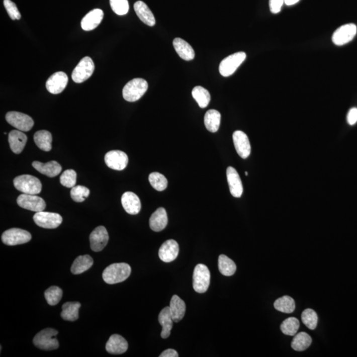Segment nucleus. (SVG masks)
<instances>
[{"label": "nucleus", "mask_w": 357, "mask_h": 357, "mask_svg": "<svg viewBox=\"0 0 357 357\" xmlns=\"http://www.w3.org/2000/svg\"><path fill=\"white\" fill-rule=\"evenodd\" d=\"M131 274V267L125 262L110 264L103 273V279L109 285L122 283L129 278Z\"/></svg>", "instance_id": "1"}, {"label": "nucleus", "mask_w": 357, "mask_h": 357, "mask_svg": "<svg viewBox=\"0 0 357 357\" xmlns=\"http://www.w3.org/2000/svg\"><path fill=\"white\" fill-rule=\"evenodd\" d=\"M148 84L145 79L135 78L126 84L123 90V98L129 102L139 100L148 90Z\"/></svg>", "instance_id": "2"}, {"label": "nucleus", "mask_w": 357, "mask_h": 357, "mask_svg": "<svg viewBox=\"0 0 357 357\" xmlns=\"http://www.w3.org/2000/svg\"><path fill=\"white\" fill-rule=\"evenodd\" d=\"M17 190L24 194L37 195L41 192L42 184L39 178L31 175H22L14 178Z\"/></svg>", "instance_id": "3"}, {"label": "nucleus", "mask_w": 357, "mask_h": 357, "mask_svg": "<svg viewBox=\"0 0 357 357\" xmlns=\"http://www.w3.org/2000/svg\"><path fill=\"white\" fill-rule=\"evenodd\" d=\"M58 331L52 328L43 329L38 333L33 339V343L40 349L52 350L57 349L59 343L56 336Z\"/></svg>", "instance_id": "4"}, {"label": "nucleus", "mask_w": 357, "mask_h": 357, "mask_svg": "<svg viewBox=\"0 0 357 357\" xmlns=\"http://www.w3.org/2000/svg\"><path fill=\"white\" fill-rule=\"evenodd\" d=\"M211 274L205 264H198L193 272V289L197 293H204L209 289Z\"/></svg>", "instance_id": "5"}, {"label": "nucleus", "mask_w": 357, "mask_h": 357, "mask_svg": "<svg viewBox=\"0 0 357 357\" xmlns=\"http://www.w3.org/2000/svg\"><path fill=\"white\" fill-rule=\"evenodd\" d=\"M95 70V64L93 60L89 56H85L79 61L78 64L73 70L71 78L75 83H82L89 79Z\"/></svg>", "instance_id": "6"}, {"label": "nucleus", "mask_w": 357, "mask_h": 357, "mask_svg": "<svg viewBox=\"0 0 357 357\" xmlns=\"http://www.w3.org/2000/svg\"><path fill=\"white\" fill-rule=\"evenodd\" d=\"M245 58H246V54L243 52H236L224 58L220 64V74L224 77H228L232 75L239 66L244 62Z\"/></svg>", "instance_id": "7"}, {"label": "nucleus", "mask_w": 357, "mask_h": 357, "mask_svg": "<svg viewBox=\"0 0 357 357\" xmlns=\"http://www.w3.org/2000/svg\"><path fill=\"white\" fill-rule=\"evenodd\" d=\"M32 236L29 232L20 228H11L5 231L2 236L4 244L13 245L24 244L31 241Z\"/></svg>", "instance_id": "8"}, {"label": "nucleus", "mask_w": 357, "mask_h": 357, "mask_svg": "<svg viewBox=\"0 0 357 357\" xmlns=\"http://www.w3.org/2000/svg\"><path fill=\"white\" fill-rule=\"evenodd\" d=\"M6 119L12 127L21 131L28 132L34 125V121L30 116L17 111L8 112Z\"/></svg>", "instance_id": "9"}, {"label": "nucleus", "mask_w": 357, "mask_h": 357, "mask_svg": "<svg viewBox=\"0 0 357 357\" xmlns=\"http://www.w3.org/2000/svg\"><path fill=\"white\" fill-rule=\"evenodd\" d=\"M33 220L37 226L46 229L58 228L62 222V217L59 214L44 211L36 213Z\"/></svg>", "instance_id": "10"}, {"label": "nucleus", "mask_w": 357, "mask_h": 357, "mask_svg": "<svg viewBox=\"0 0 357 357\" xmlns=\"http://www.w3.org/2000/svg\"><path fill=\"white\" fill-rule=\"evenodd\" d=\"M17 203L23 209L36 212L44 211L46 209L45 201L35 195L22 194L18 197Z\"/></svg>", "instance_id": "11"}, {"label": "nucleus", "mask_w": 357, "mask_h": 357, "mask_svg": "<svg viewBox=\"0 0 357 357\" xmlns=\"http://www.w3.org/2000/svg\"><path fill=\"white\" fill-rule=\"evenodd\" d=\"M356 31V26L353 24L342 25L334 32L332 41L337 46L345 45L354 39Z\"/></svg>", "instance_id": "12"}, {"label": "nucleus", "mask_w": 357, "mask_h": 357, "mask_svg": "<svg viewBox=\"0 0 357 357\" xmlns=\"http://www.w3.org/2000/svg\"><path fill=\"white\" fill-rule=\"evenodd\" d=\"M105 162L111 169L122 171L127 167L129 157L125 152L120 150H112L105 155Z\"/></svg>", "instance_id": "13"}, {"label": "nucleus", "mask_w": 357, "mask_h": 357, "mask_svg": "<svg viewBox=\"0 0 357 357\" xmlns=\"http://www.w3.org/2000/svg\"><path fill=\"white\" fill-rule=\"evenodd\" d=\"M109 239V234L104 226H98L90 236V246L94 251H102L106 247Z\"/></svg>", "instance_id": "14"}, {"label": "nucleus", "mask_w": 357, "mask_h": 357, "mask_svg": "<svg viewBox=\"0 0 357 357\" xmlns=\"http://www.w3.org/2000/svg\"><path fill=\"white\" fill-rule=\"evenodd\" d=\"M68 82V77L66 73L58 71L48 79L46 87L52 94H59L64 91Z\"/></svg>", "instance_id": "15"}, {"label": "nucleus", "mask_w": 357, "mask_h": 357, "mask_svg": "<svg viewBox=\"0 0 357 357\" xmlns=\"http://www.w3.org/2000/svg\"><path fill=\"white\" fill-rule=\"evenodd\" d=\"M233 141L235 148L239 156L246 159L251 154V145L248 136L243 131H236L233 134Z\"/></svg>", "instance_id": "16"}, {"label": "nucleus", "mask_w": 357, "mask_h": 357, "mask_svg": "<svg viewBox=\"0 0 357 357\" xmlns=\"http://www.w3.org/2000/svg\"><path fill=\"white\" fill-rule=\"evenodd\" d=\"M226 176L231 195L239 198L243 194V190L242 182L238 171L233 167H228L226 170Z\"/></svg>", "instance_id": "17"}, {"label": "nucleus", "mask_w": 357, "mask_h": 357, "mask_svg": "<svg viewBox=\"0 0 357 357\" xmlns=\"http://www.w3.org/2000/svg\"><path fill=\"white\" fill-rule=\"evenodd\" d=\"M178 251L180 247L177 241L169 239L165 241L159 248V257L163 262H171L177 257Z\"/></svg>", "instance_id": "18"}, {"label": "nucleus", "mask_w": 357, "mask_h": 357, "mask_svg": "<svg viewBox=\"0 0 357 357\" xmlns=\"http://www.w3.org/2000/svg\"><path fill=\"white\" fill-rule=\"evenodd\" d=\"M122 205L128 214L136 215L140 213L141 210V202L139 197L135 193L126 192L121 197Z\"/></svg>", "instance_id": "19"}, {"label": "nucleus", "mask_w": 357, "mask_h": 357, "mask_svg": "<svg viewBox=\"0 0 357 357\" xmlns=\"http://www.w3.org/2000/svg\"><path fill=\"white\" fill-rule=\"evenodd\" d=\"M128 343L125 338L121 335L114 334L109 338L107 342L106 348L109 353L112 354H121L125 353L128 349Z\"/></svg>", "instance_id": "20"}, {"label": "nucleus", "mask_w": 357, "mask_h": 357, "mask_svg": "<svg viewBox=\"0 0 357 357\" xmlns=\"http://www.w3.org/2000/svg\"><path fill=\"white\" fill-rule=\"evenodd\" d=\"M104 17V13L102 10H92L88 13L81 20V28L85 31L94 30L102 23Z\"/></svg>", "instance_id": "21"}, {"label": "nucleus", "mask_w": 357, "mask_h": 357, "mask_svg": "<svg viewBox=\"0 0 357 357\" xmlns=\"http://www.w3.org/2000/svg\"><path fill=\"white\" fill-rule=\"evenodd\" d=\"M8 141L12 152L16 154H20L24 150L27 137L26 134L22 131L14 130L10 132Z\"/></svg>", "instance_id": "22"}, {"label": "nucleus", "mask_w": 357, "mask_h": 357, "mask_svg": "<svg viewBox=\"0 0 357 357\" xmlns=\"http://www.w3.org/2000/svg\"><path fill=\"white\" fill-rule=\"evenodd\" d=\"M33 167L40 173L47 177H54L59 175L62 171V167L56 161H48L47 163H42L40 161H33Z\"/></svg>", "instance_id": "23"}, {"label": "nucleus", "mask_w": 357, "mask_h": 357, "mask_svg": "<svg viewBox=\"0 0 357 357\" xmlns=\"http://www.w3.org/2000/svg\"><path fill=\"white\" fill-rule=\"evenodd\" d=\"M167 223V214L164 208L157 209L150 218V227L154 232H158L164 230Z\"/></svg>", "instance_id": "24"}, {"label": "nucleus", "mask_w": 357, "mask_h": 357, "mask_svg": "<svg viewBox=\"0 0 357 357\" xmlns=\"http://www.w3.org/2000/svg\"><path fill=\"white\" fill-rule=\"evenodd\" d=\"M134 9L138 18L144 24L150 27L154 26L155 20L154 14L144 2H136L134 5Z\"/></svg>", "instance_id": "25"}, {"label": "nucleus", "mask_w": 357, "mask_h": 357, "mask_svg": "<svg viewBox=\"0 0 357 357\" xmlns=\"http://www.w3.org/2000/svg\"><path fill=\"white\" fill-rule=\"evenodd\" d=\"M173 45L176 52L182 59L187 61L194 59L195 56L194 49L188 42L181 38H175L173 40Z\"/></svg>", "instance_id": "26"}, {"label": "nucleus", "mask_w": 357, "mask_h": 357, "mask_svg": "<svg viewBox=\"0 0 357 357\" xmlns=\"http://www.w3.org/2000/svg\"><path fill=\"white\" fill-rule=\"evenodd\" d=\"M169 307L173 321L178 322L184 318L186 312V305L182 298L177 295L173 296Z\"/></svg>", "instance_id": "27"}, {"label": "nucleus", "mask_w": 357, "mask_h": 357, "mask_svg": "<svg viewBox=\"0 0 357 357\" xmlns=\"http://www.w3.org/2000/svg\"><path fill=\"white\" fill-rule=\"evenodd\" d=\"M158 321L161 326H162L161 337L163 339H166V338L169 337L170 334H171L173 322L169 306L163 308L159 313Z\"/></svg>", "instance_id": "28"}, {"label": "nucleus", "mask_w": 357, "mask_h": 357, "mask_svg": "<svg viewBox=\"0 0 357 357\" xmlns=\"http://www.w3.org/2000/svg\"><path fill=\"white\" fill-rule=\"evenodd\" d=\"M221 122V114L215 109H211L206 113L204 117V123L208 131L216 132L219 129Z\"/></svg>", "instance_id": "29"}, {"label": "nucleus", "mask_w": 357, "mask_h": 357, "mask_svg": "<svg viewBox=\"0 0 357 357\" xmlns=\"http://www.w3.org/2000/svg\"><path fill=\"white\" fill-rule=\"evenodd\" d=\"M94 264V260L91 256L88 255H80L73 261L71 267V272L73 275L83 274L91 268Z\"/></svg>", "instance_id": "30"}, {"label": "nucleus", "mask_w": 357, "mask_h": 357, "mask_svg": "<svg viewBox=\"0 0 357 357\" xmlns=\"http://www.w3.org/2000/svg\"><path fill=\"white\" fill-rule=\"evenodd\" d=\"M81 304L78 302H68L63 304L61 317L66 321H74L79 318Z\"/></svg>", "instance_id": "31"}, {"label": "nucleus", "mask_w": 357, "mask_h": 357, "mask_svg": "<svg viewBox=\"0 0 357 357\" xmlns=\"http://www.w3.org/2000/svg\"><path fill=\"white\" fill-rule=\"evenodd\" d=\"M34 140L38 148L45 152L52 150V134L50 132L42 130L37 131L34 135Z\"/></svg>", "instance_id": "32"}, {"label": "nucleus", "mask_w": 357, "mask_h": 357, "mask_svg": "<svg viewBox=\"0 0 357 357\" xmlns=\"http://www.w3.org/2000/svg\"><path fill=\"white\" fill-rule=\"evenodd\" d=\"M312 339L308 333L300 332L295 335L292 341L291 346L296 351H304L312 344Z\"/></svg>", "instance_id": "33"}, {"label": "nucleus", "mask_w": 357, "mask_h": 357, "mask_svg": "<svg viewBox=\"0 0 357 357\" xmlns=\"http://www.w3.org/2000/svg\"><path fill=\"white\" fill-rule=\"evenodd\" d=\"M274 307L279 312L291 314L295 310V302L293 298L289 296H284L275 300Z\"/></svg>", "instance_id": "34"}, {"label": "nucleus", "mask_w": 357, "mask_h": 357, "mask_svg": "<svg viewBox=\"0 0 357 357\" xmlns=\"http://www.w3.org/2000/svg\"><path fill=\"white\" fill-rule=\"evenodd\" d=\"M218 269L224 276L230 277L236 272V264L225 255H220L218 258Z\"/></svg>", "instance_id": "35"}, {"label": "nucleus", "mask_w": 357, "mask_h": 357, "mask_svg": "<svg viewBox=\"0 0 357 357\" xmlns=\"http://www.w3.org/2000/svg\"><path fill=\"white\" fill-rule=\"evenodd\" d=\"M192 96L199 106L202 109L206 108L211 102V95L209 92L201 86H196L193 88Z\"/></svg>", "instance_id": "36"}, {"label": "nucleus", "mask_w": 357, "mask_h": 357, "mask_svg": "<svg viewBox=\"0 0 357 357\" xmlns=\"http://www.w3.org/2000/svg\"><path fill=\"white\" fill-rule=\"evenodd\" d=\"M148 180L152 188L157 191H164L167 188L168 182L166 177L158 172L150 173Z\"/></svg>", "instance_id": "37"}, {"label": "nucleus", "mask_w": 357, "mask_h": 357, "mask_svg": "<svg viewBox=\"0 0 357 357\" xmlns=\"http://www.w3.org/2000/svg\"><path fill=\"white\" fill-rule=\"evenodd\" d=\"M300 327V321L297 318L291 317L286 319L281 325V329L285 335L294 336Z\"/></svg>", "instance_id": "38"}, {"label": "nucleus", "mask_w": 357, "mask_h": 357, "mask_svg": "<svg viewBox=\"0 0 357 357\" xmlns=\"http://www.w3.org/2000/svg\"><path fill=\"white\" fill-rule=\"evenodd\" d=\"M302 321L304 324L311 330H314L318 325V317L314 310L306 309L302 314Z\"/></svg>", "instance_id": "39"}, {"label": "nucleus", "mask_w": 357, "mask_h": 357, "mask_svg": "<svg viewBox=\"0 0 357 357\" xmlns=\"http://www.w3.org/2000/svg\"><path fill=\"white\" fill-rule=\"evenodd\" d=\"M45 297L49 305L55 306L59 303L61 298H62V289L56 286L50 287L45 292Z\"/></svg>", "instance_id": "40"}, {"label": "nucleus", "mask_w": 357, "mask_h": 357, "mask_svg": "<svg viewBox=\"0 0 357 357\" xmlns=\"http://www.w3.org/2000/svg\"><path fill=\"white\" fill-rule=\"evenodd\" d=\"M90 193L89 189L81 186H74L70 191L71 199L77 203L83 202L89 197Z\"/></svg>", "instance_id": "41"}, {"label": "nucleus", "mask_w": 357, "mask_h": 357, "mask_svg": "<svg viewBox=\"0 0 357 357\" xmlns=\"http://www.w3.org/2000/svg\"><path fill=\"white\" fill-rule=\"evenodd\" d=\"M77 181V173L73 169H67L60 176V184L68 188L75 186Z\"/></svg>", "instance_id": "42"}, {"label": "nucleus", "mask_w": 357, "mask_h": 357, "mask_svg": "<svg viewBox=\"0 0 357 357\" xmlns=\"http://www.w3.org/2000/svg\"><path fill=\"white\" fill-rule=\"evenodd\" d=\"M110 5L113 11L119 16H124L129 12L128 0H110Z\"/></svg>", "instance_id": "43"}, {"label": "nucleus", "mask_w": 357, "mask_h": 357, "mask_svg": "<svg viewBox=\"0 0 357 357\" xmlns=\"http://www.w3.org/2000/svg\"><path fill=\"white\" fill-rule=\"evenodd\" d=\"M4 5L6 11H7L8 15H9L10 18L12 20H20L22 16H21L20 12H19L18 7H17L14 2H13L11 0H4Z\"/></svg>", "instance_id": "44"}, {"label": "nucleus", "mask_w": 357, "mask_h": 357, "mask_svg": "<svg viewBox=\"0 0 357 357\" xmlns=\"http://www.w3.org/2000/svg\"><path fill=\"white\" fill-rule=\"evenodd\" d=\"M285 4L284 0H270V7L271 12L273 14H278L281 12V8L283 4Z\"/></svg>", "instance_id": "45"}, {"label": "nucleus", "mask_w": 357, "mask_h": 357, "mask_svg": "<svg viewBox=\"0 0 357 357\" xmlns=\"http://www.w3.org/2000/svg\"><path fill=\"white\" fill-rule=\"evenodd\" d=\"M346 119H347L348 123L350 125H355L357 122V108L350 109L349 111H348L347 117H346Z\"/></svg>", "instance_id": "46"}, {"label": "nucleus", "mask_w": 357, "mask_h": 357, "mask_svg": "<svg viewBox=\"0 0 357 357\" xmlns=\"http://www.w3.org/2000/svg\"><path fill=\"white\" fill-rule=\"evenodd\" d=\"M178 356V352L176 351L175 350L171 349V348H169L164 350L159 355V357H177Z\"/></svg>", "instance_id": "47"}, {"label": "nucleus", "mask_w": 357, "mask_h": 357, "mask_svg": "<svg viewBox=\"0 0 357 357\" xmlns=\"http://www.w3.org/2000/svg\"><path fill=\"white\" fill-rule=\"evenodd\" d=\"M285 4L287 6H293L295 4H297L300 0H284Z\"/></svg>", "instance_id": "48"}, {"label": "nucleus", "mask_w": 357, "mask_h": 357, "mask_svg": "<svg viewBox=\"0 0 357 357\" xmlns=\"http://www.w3.org/2000/svg\"><path fill=\"white\" fill-rule=\"evenodd\" d=\"M245 175H246V176L248 175V173H247V171H246V172H245Z\"/></svg>", "instance_id": "49"}]
</instances>
